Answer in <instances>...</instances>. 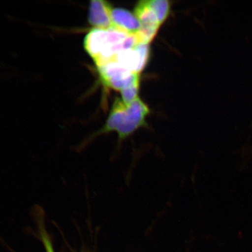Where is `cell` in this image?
Listing matches in <instances>:
<instances>
[{"label": "cell", "instance_id": "9c48e42d", "mask_svg": "<svg viewBox=\"0 0 252 252\" xmlns=\"http://www.w3.org/2000/svg\"><path fill=\"white\" fill-rule=\"evenodd\" d=\"M149 4L155 11L158 20L162 25L168 18L171 11V3L167 0H151Z\"/></svg>", "mask_w": 252, "mask_h": 252}, {"label": "cell", "instance_id": "8992f818", "mask_svg": "<svg viewBox=\"0 0 252 252\" xmlns=\"http://www.w3.org/2000/svg\"><path fill=\"white\" fill-rule=\"evenodd\" d=\"M112 6L103 0L90 2L88 22L93 29L108 30L112 28Z\"/></svg>", "mask_w": 252, "mask_h": 252}, {"label": "cell", "instance_id": "5b68a950", "mask_svg": "<svg viewBox=\"0 0 252 252\" xmlns=\"http://www.w3.org/2000/svg\"><path fill=\"white\" fill-rule=\"evenodd\" d=\"M134 14L141 27L138 34L143 43L149 44L155 37L161 26L156 12L151 8L149 1H141L135 5Z\"/></svg>", "mask_w": 252, "mask_h": 252}, {"label": "cell", "instance_id": "52a82bcc", "mask_svg": "<svg viewBox=\"0 0 252 252\" xmlns=\"http://www.w3.org/2000/svg\"><path fill=\"white\" fill-rule=\"evenodd\" d=\"M112 23V28L128 34H137L141 30V24L136 16L127 9L113 8Z\"/></svg>", "mask_w": 252, "mask_h": 252}, {"label": "cell", "instance_id": "ba28073f", "mask_svg": "<svg viewBox=\"0 0 252 252\" xmlns=\"http://www.w3.org/2000/svg\"><path fill=\"white\" fill-rule=\"evenodd\" d=\"M32 215L37 229H38L40 237L42 239L46 252H55L54 250H53L51 238H50L45 227V212H44L42 207L39 206H36L33 207Z\"/></svg>", "mask_w": 252, "mask_h": 252}, {"label": "cell", "instance_id": "30bf717a", "mask_svg": "<svg viewBox=\"0 0 252 252\" xmlns=\"http://www.w3.org/2000/svg\"><path fill=\"white\" fill-rule=\"evenodd\" d=\"M140 78L133 82L130 86L121 91L122 100L126 104H129L134 101L138 97V94L140 89Z\"/></svg>", "mask_w": 252, "mask_h": 252}, {"label": "cell", "instance_id": "7a4b0ae2", "mask_svg": "<svg viewBox=\"0 0 252 252\" xmlns=\"http://www.w3.org/2000/svg\"><path fill=\"white\" fill-rule=\"evenodd\" d=\"M143 43L138 34H128L111 28L93 29L85 37L84 47L96 65L108 61L122 50L133 48Z\"/></svg>", "mask_w": 252, "mask_h": 252}, {"label": "cell", "instance_id": "6da1fadb", "mask_svg": "<svg viewBox=\"0 0 252 252\" xmlns=\"http://www.w3.org/2000/svg\"><path fill=\"white\" fill-rule=\"evenodd\" d=\"M150 113L149 107L139 97L129 104L116 98L103 127L78 145L77 150H83L94 138L111 132L117 133L119 143H121L138 129L146 127Z\"/></svg>", "mask_w": 252, "mask_h": 252}, {"label": "cell", "instance_id": "277c9868", "mask_svg": "<svg viewBox=\"0 0 252 252\" xmlns=\"http://www.w3.org/2000/svg\"><path fill=\"white\" fill-rule=\"evenodd\" d=\"M150 53L149 44L140 43L133 48L122 50L105 62H114L134 73L140 74L149 61Z\"/></svg>", "mask_w": 252, "mask_h": 252}, {"label": "cell", "instance_id": "3957f363", "mask_svg": "<svg viewBox=\"0 0 252 252\" xmlns=\"http://www.w3.org/2000/svg\"><path fill=\"white\" fill-rule=\"evenodd\" d=\"M96 67L102 83L115 90L122 91L140 78V74L134 73L114 62H107Z\"/></svg>", "mask_w": 252, "mask_h": 252}]
</instances>
